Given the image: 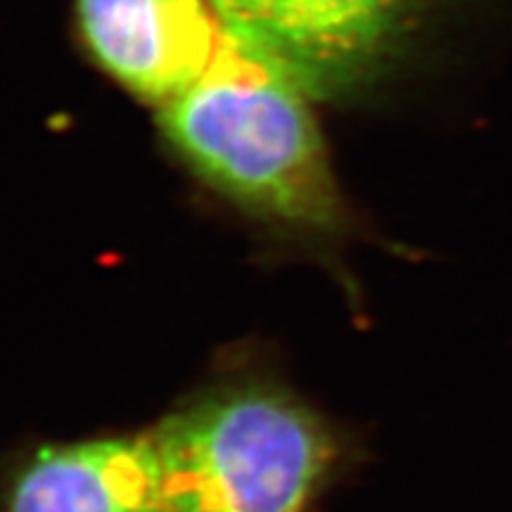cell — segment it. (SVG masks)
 I'll return each instance as SVG.
<instances>
[{
    "mask_svg": "<svg viewBox=\"0 0 512 512\" xmlns=\"http://www.w3.org/2000/svg\"><path fill=\"white\" fill-rule=\"evenodd\" d=\"M313 102L235 43L155 114L176 155L230 202L273 226L325 235L344 228L347 202Z\"/></svg>",
    "mask_w": 512,
    "mask_h": 512,
    "instance_id": "1",
    "label": "cell"
},
{
    "mask_svg": "<svg viewBox=\"0 0 512 512\" xmlns=\"http://www.w3.org/2000/svg\"><path fill=\"white\" fill-rule=\"evenodd\" d=\"M171 512H304L337 460L325 422L268 382H228L152 430Z\"/></svg>",
    "mask_w": 512,
    "mask_h": 512,
    "instance_id": "2",
    "label": "cell"
},
{
    "mask_svg": "<svg viewBox=\"0 0 512 512\" xmlns=\"http://www.w3.org/2000/svg\"><path fill=\"white\" fill-rule=\"evenodd\" d=\"M76 24L102 72L155 110L238 43L209 0H76Z\"/></svg>",
    "mask_w": 512,
    "mask_h": 512,
    "instance_id": "4",
    "label": "cell"
},
{
    "mask_svg": "<svg viewBox=\"0 0 512 512\" xmlns=\"http://www.w3.org/2000/svg\"><path fill=\"white\" fill-rule=\"evenodd\" d=\"M0 512H171L155 437H105L36 448L19 460Z\"/></svg>",
    "mask_w": 512,
    "mask_h": 512,
    "instance_id": "5",
    "label": "cell"
},
{
    "mask_svg": "<svg viewBox=\"0 0 512 512\" xmlns=\"http://www.w3.org/2000/svg\"><path fill=\"white\" fill-rule=\"evenodd\" d=\"M228 34L316 102L373 93L448 0H209Z\"/></svg>",
    "mask_w": 512,
    "mask_h": 512,
    "instance_id": "3",
    "label": "cell"
}]
</instances>
